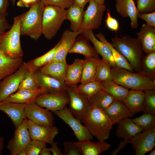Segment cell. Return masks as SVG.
<instances>
[{"label":"cell","instance_id":"obj_20","mask_svg":"<svg viewBox=\"0 0 155 155\" xmlns=\"http://www.w3.org/2000/svg\"><path fill=\"white\" fill-rule=\"evenodd\" d=\"M103 111L113 125L124 119L133 116L123 102L119 100H115Z\"/></svg>","mask_w":155,"mask_h":155},{"label":"cell","instance_id":"obj_5","mask_svg":"<svg viewBox=\"0 0 155 155\" xmlns=\"http://www.w3.org/2000/svg\"><path fill=\"white\" fill-rule=\"evenodd\" d=\"M21 23L19 16L15 17L11 28L7 31L0 34V51L8 57H22L20 36Z\"/></svg>","mask_w":155,"mask_h":155},{"label":"cell","instance_id":"obj_8","mask_svg":"<svg viewBox=\"0 0 155 155\" xmlns=\"http://www.w3.org/2000/svg\"><path fill=\"white\" fill-rule=\"evenodd\" d=\"M28 67V63L24 62L16 71L0 82V102H3L8 96L18 90Z\"/></svg>","mask_w":155,"mask_h":155},{"label":"cell","instance_id":"obj_54","mask_svg":"<svg viewBox=\"0 0 155 155\" xmlns=\"http://www.w3.org/2000/svg\"><path fill=\"white\" fill-rule=\"evenodd\" d=\"M91 0H74V4L84 9L86 4Z\"/></svg>","mask_w":155,"mask_h":155},{"label":"cell","instance_id":"obj_49","mask_svg":"<svg viewBox=\"0 0 155 155\" xmlns=\"http://www.w3.org/2000/svg\"><path fill=\"white\" fill-rule=\"evenodd\" d=\"M40 1V0H18L16 5L20 7H30Z\"/></svg>","mask_w":155,"mask_h":155},{"label":"cell","instance_id":"obj_51","mask_svg":"<svg viewBox=\"0 0 155 155\" xmlns=\"http://www.w3.org/2000/svg\"><path fill=\"white\" fill-rule=\"evenodd\" d=\"M11 26L8 23L6 18L0 15V34L9 29Z\"/></svg>","mask_w":155,"mask_h":155},{"label":"cell","instance_id":"obj_19","mask_svg":"<svg viewBox=\"0 0 155 155\" xmlns=\"http://www.w3.org/2000/svg\"><path fill=\"white\" fill-rule=\"evenodd\" d=\"M79 35L76 37L68 54L78 53L85 57L100 59L98 54L90 45L88 39L83 34Z\"/></svg>","mask_w":155,"mask_h":155},{"label":"cell","instance_id":"obj_12","mask_svg":"<svg viewBox=\"0 0 155 155\" xmlns=\"http://www.w3.org/2000/svg\"><path fill=\"white\" fill-rule=\"evenodd\" d=\"M25 117L38 125L45 126H54V117L52 112L42 107L34 102L26 104Z\"/></svg>","mask_w":155,"mask_h":155},{"label":"cell","instance_id":"obj_6","mask_svg":"<svg viewBox=\"0 0 155 155\" xmlns=\"http://www.w3.org/2000/svg\"><path fill=\"white\" fill-rule=\"evenodd\" d=\"M65 9L51 5L44 6L42 17V33L50 40L54 37L65 20Z\"/></svg>","mask_w":155,"mask_h":155},{"label":"cell","instance_id":"obj_2","mask_svg":"<svg viewBox=\"0 0 155 155\" xmlns=\"http://www.w3.org/2000/svg\"><path fill=\"white\" fill-rule=\"evenodd\" d=\"M113 46L123 56L136 73H141V63L144 55L139 40L128 35L111 38Z\"/></svg>","mask_w":155,"mask_h":155},{"label":"cell","instance_id":"obj_17","mask_svg":"<svg viewBox=\"0 0 155 155\" xmlns=\"http://www.w3.org/2000/svg\"><path fill=\"white\" fill-rule=\"evenodd\" d=\"M26 104L11 102H0V111L9 117L15 128L21 124L26 117L25 108Z\"/></svg>","mask_w":155,"mask_h":155},{"label":"cell","instance_id":"obj_48","mask_svg":"<svg viewBox=\"0 0 155 155\" xmlns=\"http://www.w3.org/2000/svg\"><path fill=\"white\" fill-rule=\"evenodd\" d=\"M137 17L145 21L148 25L155 28V11L146 13L139 12Z\"/></svg>","mask_w":155,"mask_h":155},{"label":"cell","instance_id":"obj_24","mask_svg":"<svg viewBox=\"0 0 155 155\" xmlns=\"http://www.w3.org/2000/svg\"><path fill=\"white\" fill-rule=\"evenodd\" d=\"M79 35L78 32H73L67 29L65 30L60 40L61 43L52 61L66 60L67 55L76 37Z\"/></svg>","mask_w":155,"mask_h":155},{"label":"cell","instance_id":"obj_45","mask_svg":"<svg viewBox=\"0 0 155 155\" xmlns=\"http://www.w3.org/2000/svg\"><path fill=\"white\" fill-rule=\"evenodd\" d=\"M74 0H40L45 6L51 5L63 9L68 8L74 3Z\"/></svg>","mask_w":155,"mask_h":155},{"label":"cell","instance_id":"obj_46","mask_svg":"<svg viewBox=\"0 0 155 155\" xmlns=\"http://www.w3.org/2000/svg\"><path fill=\"white\" fill-rule=\"evenodd\" d=\"M64 155H81V153L74 142L65 141L63 143Z\"/></svg>","mask_w":155,"mask_h":155},{"label":"cell","instance_id":"obj_34","mask_svg":"<svg viewBox=\"0 0 155 155\" xmlns=\"http://www.w3.org/2000/svg\"><path fill=\"white\" fill-rule=\"evenodd\" d=\"M100 59L85 57L81 83L84 84L94 80Z\"/></svg>","mask_w":155,"mask_h":155},{"label":"cell","instance_id":"obj_22","mask_svg":"<svg viewBox=\"0 0 155 155\" xmlns=\"http://www.w3.org/2000/svg\"><path fill=\"white\" fill-rule=\"evenodd\" d=\"M145 94L142 90H129L123 102L133 116L143 111L145 104Z\"/></svg>","mask_w":155,"mask_h":155},{"label":"cell","instance_id":"obj_4","mask_svg":"<svg viewBox=\"0 0 155 155\" xmlns=\"http://www.w3.org/2000/svg\"><path fill=\"white\" fill-rule=\"evenodd\" d=\"M44 6L40 1L31 6L28 11L19 15L21 35L29 36L35 40L41 36Z\"/></svg>","mask_w":155,"mask_h":155},{"label":"cell","instance_id":"obj_41","mask_svg":"<svg viewBox=\"0 0 155 155\" xmlns=\"http://www.w3.org/2000/svg\"><path fill=\"white\" fill-rule=\"evenodd\" d=\"M73 88L85 95L89 100L92 96L101 89L100 82L94 80L81 84Z\"/></svg>","mask_w":155,"mask_h":155},{"label":"cell","instance_id":"obj_33","mask_svg":"<svg viewBox=\"0 0 155 155\" xmlns=\"http://www.w3.org/2000/svg\"><path fill=\"white\" fill-rule=\"evenodd\" d=\"M99 40L104 43L110 49L114 58L116 67L133 72L132 67L123 56L113 46L111 43L108 41L104 36L101 33L95 35Z\"/></svg>","mask_w":155,"mask_h":155},{"label":"cell","instance_id":"obj_44","mask_svg":"<svg viewBox=\"0 0 155 155\" xmlns=\"http://www.w3.org/2000/svg\"><path fill=\"white\" fill-rule=\"evenodd\" d=\"M139 12L146 13L155 11V0H136Z\"/></svg>","mask_w":155,"mask_h":155},{"label":"cell","instance_id":"obj_23","mask_svg":"<svg viewBox=\"0 0 155 155\" xmlns=\"http://www.w3.org/2000/svg\"><path fill=\"white\" fill-rule=\"evenodd\" d=\"M78 148L81 155H98L107 150L111 145L104 141L92 142L90 140H83L74 142Z\"/></svg>","mask_w":155,"mask_h":155},{"label":"cell","instance_id":"obj_27","mask_svg":"<svg viewBox=\"0 0 155 155\" xmlns=\"http://www.w3.org/2000/svg\"><path fill=\"white\" fill-rule=\"evenodd\" d=\"M23 63L22 57L11 58L0 51V82L16 71Z\"/></svg>","mask_w":155,"mask_h":155},{"label":"cell","instance_id":"obj_40","mask_svg":"<svg viewBox=\"0 0 155 155\" xmlns=\"http://www.w3.org/2000/svg\"><path fill=\"white\" fill-rule=\"evenodd\" d=\"M132 120L143 131L155 129V116L153 114L144 113L142 115Z\"/></svg>","mask_w":155,"mask_h":155},{"label":"cell","instance_id":"obj_13","mask_svg":"<svg viewBox=\"0 0 155 155\" xmlns=\"http://www.w3.org/2000/svg\"><path fill=\"white\" fill-rule=\"evenodd\" d=\"M53 113L70 127L78 141L93 140V136L81 121L72 115L66 106L62 109Z\"/></svg>","mask_w":155,"mask_h":155},{"label":"cell","instance_id":"obj_53","mask_svg":"<svg viewBox=\"0 0 155 155\" xmlns=\"http://www.w3.org/2000/svg\"><path fill=\"white\" fill-rule=\"evenodd\" d=\"M130 140L123 139L119 144V146L116 149L113 150L111 152V155H116L119 152L123 149L126 145L129 143Z\"/></svg>","mask_w":155,"mask_h":155},{"label":"cell","instance_id":"obj_3","mask_svg":"<svg viewBox=\"0 0 155 155\" xmlns=\"http://www.w3.org/2000/svg\"><path fill=\"white\" fill-rule=\"evenodd\" d=\"M112 80L121 86L132 90H155V81L142 73H134L117 67H112Z\"/></svg>","mask_w":155,"mask_h":155},{"label":"cell","instance_id":"obj_38","mask_svg":"<svg viewBox=\"0 0 155 155\" xmlns=\"http://www.w3.org/2000/svg\"><path fill=\"white\" fill-rule=\"evenodd\" d=\"M60 43V40L53 48L42 55L28 62V64L36 71L52 61L55 57Z\"/></svg>","mask_w":155,"mask_h":155},{"label":"cell","instance_id":"obj_11","mask_svg":"<svg viewBox=\"0 0 155 155\" xmlns=\"http://www.w3.org/2000/svg\"><path fill=\"white\" fill-rule=\"evenodd\" d=\"M67 92L69 99L68 108L74 117L82 122L91 106L89 100L73 88L68 87Z\"/></svg>","mask_w":155,"mask_h":155},{"label":"cell","instance_id":"obj_14","mask_svg":"<svg viewBox=\"0 0 155 155\" xmlns=\"http://www.w3.org/2000/svg\"><path fill=\"white\" fill-rule=\"evenodd\" d=\"M129 143L132 146L135 155H144L155 147V129L144 131L132 137Z\"/></svg>","mask_w":155,"mask_h":155},{"label":"cell","instance_id":"obj_25","mask_svg":"<svg viewBox=\"0 0 155 155\" xmlns=\"http://www.w3.org/2000/svg\"><path fill=\"white\" fill-rule=\"evenodd\" d=\"M84 62V59L77 58L71 64L68 65L65 80L68 87L75 88L81 82Z\"/></svg>","mask_w":155,"mask_h":155},{"label":"cell","instance_id":"obj_39","mask_svg":"<svg viewBox=\"0 0 155 155\" xmlns=\"http://www.w3.org/2000/svg\"><path fill=\"white\" fill-rule=\"evenodd\" d=\"M111 69L112 67L107 60L103 58L100 59L97 67L94 80L101 82L112 80Z\"/></svg>","mask_w":155,"mask_h":155},{"label":"cell","instance_id":"obj_1","mask_svg":"<svg viewBox=\"0 0 155 155\" xmlns=\"http://www.w3.org/2000/svg\"><path fill=\"white\" fill-rule=\"evenodd\" d=\"M81 122L91 134L100 141L109 138L113 125L103 110L92 106Z\"/></svg>","mask_w":155,"mask_h":155},{"label":"cell","instance_id":"obj_56","mask_svg":"<svg viewBox=\"0 0 155 155\" xmlns=\"http://www.w3.org/2000/svg\"><path fill=\"white\" fill-rule=\"evenodd\" d=\"M4 137L1 136L0 131V155L2 154L4 148Z\"/></svg>","mask_w":155,"mask_h":155},{"label":"cell","instance_id":"obj_16","mask_svg":"<svg viewBox=\"0 0 155 155\" xmlns=\"http://www.w3.org/2000/svg\"><path fill=\"white\" fill-rule=\"evenodd\" d=\"M115 7L117 11L121 17H129L131 29H135L138 27L137 16L139 12L133 0H115Z\"/></svg>","mask_w":155,"mask_h":155},{"label":"cell","instance_id":"obj_18","mask_svg":"<svg viewBox=\"0 0 155 155\" xmlns=\"http://www.w3.org/2000/svg\"><path fill=\"white\" fill-rule=\"evenodd\" d=\"M136 35L144 53L147 54L155 52V28L144 24Z\"/></svg>","mask_w":155,"mask_h":155},{"label":"cell","instance_id":"obj_9","mask_svg":"<svg viewBox=\"0 0 155 155\" xmlns=\"http://www.w3.org/2000/svg\"><path fill=\"white\" fill-rule=\"evenodd\" d=\"M67 91L45 93L38 96L34 102L38 105L53 112L63 109L69 102Z\"/></svg>","mask_w":155,"mask_h":155},{"label":"cell","instance_id":"obj_35","mask_svg":"<svg viewBox=\"0 0 155 155\" xmlns=\"http://www.w3.org/2000/svg\"><path fill=\"white\" fill-rule=\"evenodd\" d=\"M28 64V69L20 85L18 90H34L40 88L38 84L37 72Z\"/></svg>","mask_w":155,"mask_h":155},{"label":"cell","instance_id":"obj_28","mask_svg":"<svg viewBox=\"0 0 155 155\" xmlns=\"http://www.w3.org/2000/svg\"><path fill=\"white\" fill-rule=\"evenodd\" d=\"M117 124L116 135L123 139L130 140L136 134L143 131L133 121L132 119L129 118L122 120Z\"/></svg>","mask_w":155,"mask_h":155},{"label":"cell","instance_id":"obj_42","mask_svg":"<svg viewBox=\"0 0 155 155\" xmlns=\"http://www.w3.org/2000/svg\"><path fill=\"white\" fill-rule=\"evenodd\" d=\"M145 94L144 113H150L155 115V90L144 91Z\"/></svg>","mask_w":155,"mask_h":155},{"label":"cell","instance_id":"obj_43","mask_svg":"<svg viewBox=\"0 0 155 155\" xmlns=\"http://www.w3.org/2000/svg\"><path fill=\"white\" fill-rule=\"evenodd\" d=\"M46 146V144L41 141L32 139L25 150L27 155H39L42 149Z\"/></svg>","mask_w":155,"mask_h":155},{"label":"cell","instance_id":"obj_7","mask_svg":"<svg viewBox=\"0 0 155 155\" xmlns=\"http://www.w3.org/2000/svg\"><path fill=\"white\" fill-rule=\"evenodd\" d=\"M106 5L100 4L94 0H91L84 11L82 24L78 30L79 34L90 30L97 29L100 27Z\"/></svg>","mask_w":155,"mask_h":155},{"label":"cell","instance_id":"obj_37","mask_svg":"<svg viewBox=\"0 0 155 155\" xmlns=\"http://www.w3.org/2000/svg\"><path fill=\"white\" fill-rule=\"evenodd\" d=\"M155 81V52L144 55L141 63V73Z\"/></svg>","mask_w":155,"mask_h":155},{"label":"cell","instance_id":"obj_10","mask_svg":"<svg viewBox=\"0 0 155 155\" xmlns=\"http://www.w3.org/2000/svg\"><path fill=\"white\" fill-rule=\"evenodd\" d=\"M27 121L25 117L21 124L15 128L13 138L8 142L7 148L10 155H19L32 140L28 127Z\"/></svg>","mask_w":155,"mask_h":155},{"label":"cell","instance_id":"obj_59","mask_svg":"<svg viewBox=\"0 0 155 155\" xmlns=\"http://www.w3.org/2000/svg\"><path fill=\"white\" fill-rule=\"evenodd\" d=\"M10 1L11 3H12V4L13 5H14L16 3V0H9Z\"/></svg>","mask_w":155,"mask_h":155},{"label":"cell","instance_id":"obj_47","mask_svg":"<svg viewBox=\"0 0 155 155\" xmlns=\"http://www.w3.org/2000/svg\"><path fill=\"white\" fill-rule=\"evenodd\" d=\"M107 17L105 20L106 26L112 31H117L119 28V24L117 19L112 17L111 14L109 9L107 12Z\"/></svg>","mask_w":155,"mask_h":155},{"label":"cell","instance_id":"obj_31","mask_svg":"<svg viewBox=\"0 0 155 155\" xmlns=\"http://www.w3.org/2000/svg\"><path fill=\"white\" fill-rule=\"evenodd\" d=\"M68 8L66 11L65 20L70 22V30L78 32L83 20L84 9L74 4Z\"/></svg>","mask_w":155,"mask_h":155},{"label":"cell","instance_id":"obj_32","mask_svg":"<svg viewBox=\"0 0 155 155\" xmlns=\"http://www.w3.org/2000/svg\"><path fill=\"white\" fill-rule=\"evenodd\" d=\"M101 89L110 94L115 100L123 101L127 96L129 89L116 83L112 80L100 82Z\"/></svg>","mask_w":155,"mask_h":155},{"label":"cell","instance_id":"obj_30","mask_svg":"<svg viewBox=\"0 0 155 155\" xmlns=\"http://www.w3.org/2000/svg\"><path fill=\"white\" fill-rule=\"evenodd\" d=\"M82 34L92 42L98 55H100L102 58L107 60L112 67H116L110 49L104 43L96 38L92 30H88Z\"/></svg>","mask_w":155,"mask_h":155},{"label":"cell","instance_id":"obj_55","mask_svg":"<svg viewBox=\"0 0 155 155\" xmlns=\"http://www.w3.org/2000/svg\"><path fill=\"white\" fill-rule=\"evenodd\" d=\"M52 153L49 148L44 147L41 150L39 155H51Z\"/></svg>","mask_w":155,"mask_h":155},{"label":"cell","instance_id":"obj_15","mask_svg":"<svg viewBox=\"0 0 155 155\" xmlns=\"http://www.w3.org/2000/svg\"><path fill=\"white\" fill-rule=\"evenodd\" d=\"M27 124L32 139L36 140L46 144H52L59 133L58 129L54 126H40L28 119Z\"/></svg>","mask_w":155,"mask_h":155},{"label":"cell","instance_id":"obj_58","mask_svg":"<svg viewBox=\"0 0 155 155\" xmlns=\"http://www.w3.org/2000/svg\"><path fill=\"white\" fill-rule=\"evenodd\" d=\"M150 153L148 155H155V150L154 149L150 151Z\"/></svg>","mask_w":155,"mask_h":155},{"label":"cell","instance_id":"obj_36","mask_svg":"<svg viewBox=\"0 0 155 155\" xmlns=\"http://www.w3.org/2000/svg\"><path fill=\"white\" fill-rule=\"evenodd\" d=\"M115 100L109 93L100 89L90 98L89 101L91 106L104 110L106 108Z\"/></svg>","mask_w":155,"mask_h":155},{"label":"cell","instance_id":"obj_29","mask_svg":"<svg viewBox=\"0 0 155 155\" xmlns=\"http://www.w3.org/2000/svg\"><path fill=\"white\" fill-rule=\"evenodd\" d=\"M68 65L66 60L52 61L41 67L39 71L44 74L65 81Z\"/></svg>","mask_w":155,"mask_h":155},{"label":"cell","instance_id":"obj_50","mask_svg":"<svg viewBox=\"0 0 155 155\" xmlns=\"http://www.w3.org/2000/svg\"><path fill=\"white\" fill-rule=\"evenodd\" d=\"M9 0H0V15L6 18L8 15L7 9L9 5Z\"/></svg>","mask_w":155,"mask_h":155},{"label":"cell","instance_id":"obj_21","mask_svg":"<svg viewBox=\"0 0 155 155\" xmlns=\"http://www.w3.org/2000/svg\"><path fill=\"white\" fill-rule=\"evenodd\" d=\"M45 93H46V90L41 88L34 90H18L16 92L8 96L2 102L27 104L34 102L38 96Z\"/></svg>","mask_w":155,"mask_h":155},{"label":"cell","instance_id":"obj_57","mask_svg":"<svg viewBox=\"0 0 155 155\" xmlns=\"http://www.w3.org/2000/svg\"><path fill=\"white\" fill-rule=\"evenodd\" d=\"M98 3L100 4H104L105 0H94Z\"/></svg>","mask_w":155,"mask_h":155},{"label":"cell","instance_id":"obj_26","mask_svg":"<svg viewBox=\"0 0 155 155\" xmlns=\"http://www.w3.org/2000/svg\"><path fill=\"white\" fill-rule=\"evenodd\" d=\"M37 74L39 88L45 89L46 93L67 91L68 87L64 81L44 74L40 71L37 72Z\"/></svg>","mask_w":155,"mask_h":155},{"label":"cell","instance_id":"obj_52","mask_svg":"<svg viewBox=\"0 0 155 155\" xmlns=\"http://www.w3.org/2000/svg\"><path fill=\"white\" fill-rule=\"evenodd\" d=\"M51 147L49 148L53 155H64L60 148L57 145V142H54L51 144Z\"/></svg>","mask_w":155,"mask_h":155}]
</instances>
